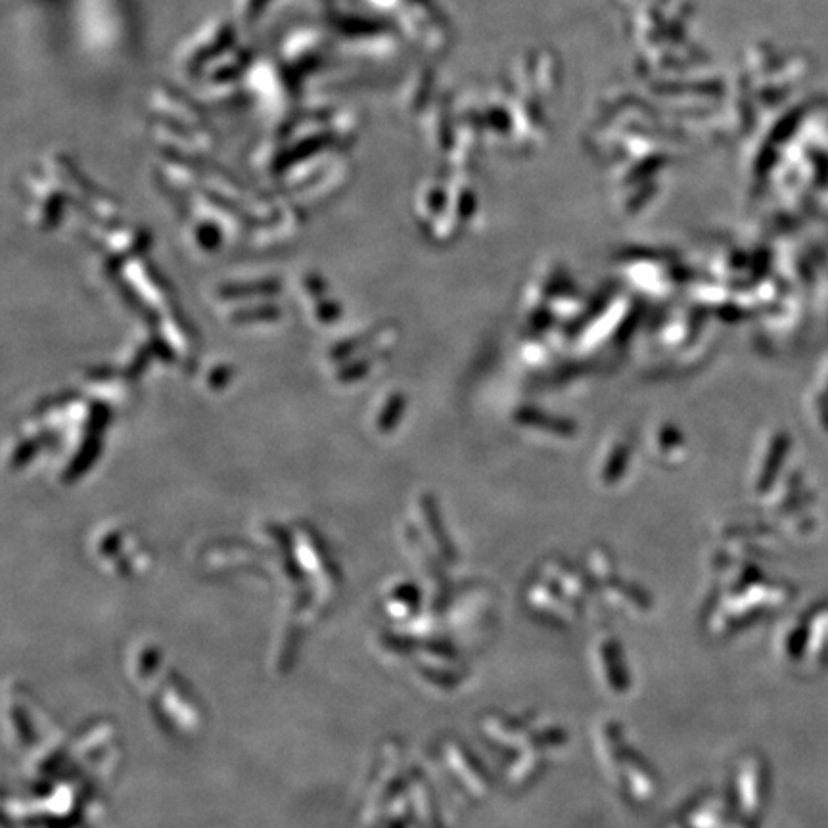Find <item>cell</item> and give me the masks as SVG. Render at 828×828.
I'll list each match as a JSON object with an SVG mask.
<instances>
[]
</instances>
